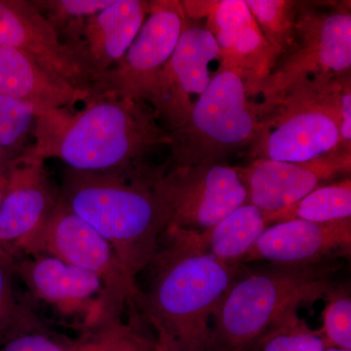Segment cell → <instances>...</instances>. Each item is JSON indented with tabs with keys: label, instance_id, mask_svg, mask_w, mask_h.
Segmentation results:
<instances>
[{
	"label": "cell",
	"instance_id": "cell-27",
	"mask_svg": "<svg viewBox=\"0 0 351 351\" xmlns=\"http://www.w3.org/2000/svg\"><path fill=\"white\" fill-rule=\"evenodd\" d=\"M327 348L320 332L298 319L263 339L250 351H323Z\"/></svg>",
	"mask_w": 351,
	"mask_h": 351
},
{
	"label": "cell",
	"instance_id": "cell-17",
	"mask_svg": "<svg viewBox=\"0 0 351 351\" xmlns=\"http://www.w3.org/2000/svg\"><path fill=\"white\" fill-rule=\"evenodd\" d=\"M351 219L330 223L291 219L267 226L243 263L306 265L350 255Z\"/></svg>",
	"mask_w": 351,
	"mask_h": 351
},
{
	"label": "cell",
	"instance_id": "cell-30",
	"mask_svg": "<svg viewBox=\"0 0 351 351\" xmlns=\"http://www.w3.org/2000/svg\"><path fill=\"white\" fill-rule=\"evenodd\" d=\"M339 110H341V129H339V149L351 152V75L346 73L341 78L339 90Z\"/></svg>",
	"mask_w": 351,
	"mask_h": 351
},
{
	"label": "cell",
	"instance_id": "cell-15",
	"mask_svg": "<svg viewBox=\"0 0 351 351\" xmlns=\"http://www.w3.org/2000/svg\"><path fill=\"white\" fill-rule=\"evenodd\" d=\"M44 161L20 156L11 165L0 205V246L27 254L59 201Z\"/></svg>",
	"mask_w": 351,
	"mask_h": 351
},
{
	"label": "cell",
	"instance_id": "cell-29",
	"mask_svg": "<svg viewBox=\"0 0 351 351\" xmlns=\"http://www.w3.org/2000/svg\"><path fill=\"white\" fill-rule=\"evenodd\" d=\"M73 341L44 323L13 337L0 346V351H71Z\"/></svg>",
	"mask_w": 351,
	"mask_h": 351
},
{
	"label": "cell",
	"instance_id": "cell-26",
	"mask_svg": "<svg viewBox=\"0 0 351 351\" xmlns=\"http://www.w3.org/2000/svg\"><path fill=\"white\" fill-rule=\"evenodd\" d=\"M320 334L328 348L351 350V298L350 291L334 287L328 293Z\"/></svg>",
	"mask_w": 351,
	"mask_h": 351
},
{
	"label": "cell",
	"instance_id": "cell-7",
	"mask_svg": "<svg viewBox=\"0 0 351 351\" xmlns=\"http://www.w3.org/2000/svg\"><path fill=\"white\" fill-rule=\"evenodd\" d=\"M297 40L279 58L269 77L258 88L260 119L282 101L298 83L318 75L339 76L351 69L350 2L329 4L298 1Z\"/></svg>",
	"mask_w": 351,
	"mask_h": 351
},
{
	"label": "cell",
	"instance_id": "cell-3",
	"mask_svg": "<svg viewBox=\"0 0 351 351\" xmlns=\"http://www.w3.org/2000/svg\"><path fill=\"white\" fill-rule=\"evenodd\" d=\"M339 262L240 269L212 316L208 351H250L299 319L298 309L326 298Z\"/></svg>",
	"mask_w": 351,
	"mask_h": 351
},
{
	"label": "cell",
	"instance_id": "cell-28",
	"mask_svg": "<svg viewBox=\"0 0 351 351\" xmlns=\"http://www.w3.org/2000/svg\"><path fill=\"white\" fill-rule=\"evenodd\" d=\"M58 34L73 23L91 17L112 5L114 0H31Z\"/></svg>",
	"mask_w": 351,
	"mask_h": 351
},
{
	"label": "cell",
	"instance_id": "cell-20",
	"mask_svg": "<svg viewBox=\"0 0 351 351\" xmlns=\"http://www.w3.org/2000/svg\"><path fill=\"white\" fill-rule=\"evenodd\" d=\"M267 226L269 223L262 210L245 203L209 230L193 232V234L200 248L215 258L225 263L242 265Z\"/></svg>",
	"mask_w": 351,
	"mask_h": 351
},
{
	"label": "cell",
	"instance_id": "cell-34",
	"mask_svg": "<svg viewBox=\"0 0 351 351\" xmlns=\"http://www.w3.org/2000/svg\"><path fill=\"white\" fill-rule=\"evenodd\" d=\"M323 351H351L348 350H343V348H325Z\"/></svg>",
	"mask_w": 351,
	"mask_h": 351
},
{
	"label": "cell",
	"instance_id": "cell-16",
	"mask_svg": "<svg viewBox=\"0 0 351 351\" xmlns=\"http://www.w3.org/2000/svg\"><path fill=\"white\" fill-rule=\"evenodd\" d=\"M206 27L218 44L219 64L239 71L251 97L274 69L278 54L269 45L245 0L213 1Z\"/></svg>",
	"mask_w": 351,
	"mask_h": 351
},
{
	"label": "cell",
	"instance_id": "cell-14",
	"mask_svg": "<svg viewBox=\"0 0 351 351\" xmlns=\"http://www.w3.org/2000/svg\"><path fill=\"white\" fill-rule=\"evenodd\" d=\"M0 45L22 51L77 91L93 94V73L31 0H0Z\"/></svg>",
	"mask_w": 351,
	"mask_h": 351
},
{
	"label": "cell",
	"instance_id": "cell-5",
	"mask_svg": "<svg viewBox=\"0 0 351 351\" xmlns=\"http://www.w3.org/2000/svg\"><path fill=\"white\" fill-rule=\"evenodd\" d=\"M244 76L219 64L196 101L188 121L171 133V156L166 166L223 161L257 138L262 122L251 100Z\"/></svg>",
	"mask_w": 351,
	"mask_h": 351
},
{
	"label": "cell",
	"instance_id": "cell-11",
	"mask_svg": "<svg viewBox=\"0 0 351 351\" xmlns=\"http://www.w3.org/2000/svg\"><path fill=\"white\" fill-rule=\"evenodd\" d=\"M219 47L206 25L186 18L170 59L157 76L147 104L170 133L188 121L212 75L210 64L218 60Z\"/></svg>",
	"mask_w": 351,
	"mask_h": 351
},
{
	"label": "cell",
	"instance_id": "cell-33",
	"mask_svg": "<svg viewBox=\"0 0 351 351\" xmlns=\"http://www.w3.org/2000/svg\"><path fill=\"white\" fill-rule=\"evenodd\" d=\"M8 172L5 173V174H0V205H1L4 195H5L7 180H8Z\"/></svg>",
	"mask_w": 351,
	"mask_h": 351
},
{
	"label": "cell",
	"instance_id": "cell-25",
	"mask_svg": "<svg viewBox=\"0 0 351 351\" xmlns=\"http://www.w3.org/2000/svg\"><path fill=\"white\" fill-rule=\"evenodd\" d=\"M39 115L32 104L0 93V147L15 160L29 147Z\"/></svg>",
	"mask_w": 351,
	"mask_h": 351
},
{
	"label": "cell",
	"instance_id": "cell-31",
	"mask_svg": "<svg viewBox=\"0 0 351 351\" xmlns=\"http://www.w3.org/2000/svg\"><path fill=\"white\" fill-rule=\"evenodd\" d=\"M14 161L15 159L0 147V174H5L8 172Z\"/></svg>",
	"mask_w": 351,
	"mask_h": 351
},
{
	"label": "cell",
	"instance_id": "cell-8",
	"mask_svg": "<svg viewBox=\"0 0 351 351\" xmlns=\"http://www.w3.org/2000/svg\"><path fill=\"white\" fill-rule=\"evenodd\" d=\"M149 182L166 219L174 226L204 232L247 203L237 167L223 161L151 168Z\"/></svg>",
	"mask_w": 351,
	"mask_h": 351
},
{
	"label": "cell",
	"instance_id": "cell-21",
	"mask_svg": "<svg viewBox=\"0 0 351 351\" xmlns=\"http://www.w3.org/2000/svg\"><path fill=\"white\" fill-rule=\"evenodd\" d=\"M147 322L138 311L123 317L101 318L96 324L80 331L71 351H156L157 338L143 330ZM149 323V322H147Z\"/></svg>",
	"mask_w": 351,
	"mask_h": 351
},
{
	"label": "cell",
	"instance_id": "cell-24",
	"mask_svg": "<svg viewBox=\"0 0 351 351\" xmlns=\"http://www.w3.org/2000/svg\"><path fill=\"white\" fill-rule=\"evenodd\" d=\"M254 19L279 58L292 49L297 40L298 1L247 0Z\"/></svg>",
	"mask_w": 351,
	"mask_h": 351
},
{
	"label": "cell",
	"instance_id": "cell-23",
	"mask_svg": "<svg viewBox=\"0 0 351 351\" xmlns=\"http://www.w3.org/2000/svg\"><path fill=\"white\" fill-rule=\"evenodd\" d=\"M15 256L0 246V346L21 332L44 324L40 316L18 293Z\"/></svg>",
	"mask_w": 351,
	"mask_h": 351
},
{
	"label": "cell",
	"instance_id": "cell-10",
	"mask_svg": "<svg viewBox=\"0 0 351 351\" xmlns=\"http://www.w3.org/2000/svg\"><path fill=\"white\" fill-rule=\"evenodd\" d=\"M186 15L182 1L152 0L147 20L124 56L95 77L93 94L147 103L157 76L174 52Z\"/></svg>",
	"mask_w": 351,
	"mask_h": 351
},
{
	"label": "cell",
	"instance_id": "cell-4",
	"mask_svg": "<svg viewBox=\"0 0 351 351\" xmlns=\"http://www.w3.org/2000/svg\"><path fill=\"white\" fill-rule=\"evenodd\" d=\"M149 169L91 172L66 167L59 189L66 206L110 245L136 280L156 255L166 228Z\"/></svg>",
	"mask_w": 351,
	"mask_h": 351
},
{
	"label": "cell",
	"instance_id": "cell-12",
	"mask_svg": "<svg viewBox=\"0 0 351 351\" xmlns=\"http://www.w3.org/2000/svg\"><path fill=\"white\" fill-rule=\"evenodd\" d=\"M237 168L246 189L247 203L267 215L294 204L341 176L350 175L351 152L338 147L304 162L254 158L245 167Z\"/></svg>",
	"mask_w": 351,
	"mask_h": 351
},
{
	"label": "cell",
	"instance_id": "cell-32",
	"mask_svg": "<svg viewBox=\"0 0 351 351\" xmlns=\"http://www.w3.org/2000/svg\"><path fill=\"white\" fill-rule=\"evenodd\" d=\"M157 346L156 351H176L175 346L171 343L169 339L164 337L156 336Z\"/></svg>",
	"mask_w": 351,
	"mask_h": 351
},
{
	"label": "cell",
	"instance_id": "cell-1",
	"mask_svg": "<svg viewBox=\"0 0 351 351\" xmlns=\"http://www.w3.org/2000/svg\"><path fill=\"white\" fill-rule=\"evenodd\" d=\"M75 105L39 115L34 144L23 157L58 158L71 169L91 172H135L147 167L145 157L172 137L145 101L112 94H94Z\"/></svg>",
	"mask_w": 351,
	"mask_h": 351
},
{
	"label": "cell",
	"instance_id": "cell-2",
	"mask_svg": "<svg viewBox=\"0 0 351 351\" xmlns=\"http://www.w3.org/2000/svg\"><path fill=\"white\" fill-rule=\"evenodd\" d=\"M241 267L201 249L191 230L168 226L145 269L138 308L176 351H208L212 316Z\"/></svg>",
	"mask_w": 351,
	"mask_h": 351
},
{
	"label": "cell",
	"instance_id": "cell-13",
	"mask_svg": "<svg viewBox=\"0 0 351 351\" xmlns=\"http://www.w3.org/2000/svg\"><path fill=\"white\" fill-rule=\"evenodd\" d=\"M19 281L31 297L66 317H78L80 331L98 322L105 290L98 276L47 254L15 256Z\"/></svg>",
	"mask_w": 351,
	"mask_h": 351
},
{
	"label": "cell",
	"instance_id": "cell-22",
	"mask_svg": "<svg viewBox=\"0 0 351 351\" xmlns=\"http://www.w3.org/2000/svg\"><path fill=\"white\" fill-rule=\"evenodd\" d=\"M265 219L269 226L291 219L330 223L351 219L350 176L314 189L294 204L265 215Z\"/></svg>",
	"mask_w": 351,
	"mask_h": 351
},
{
	"label": "cell",
	"instance_id": "cell-9",
	"mask_svg": "<svg viewBox=\"0 0 351 351\" xmlns=\"http://www.w3.org/2000/svg\"><path fill=\"white\" fill-rule=\"evenodd\" d=\"M54 256L98 276L103 283V311L123 316L138 308L140 288L110 245L92 226L76 216L59 197L43 230L24 255Z\"/></svg>",
	"mask_w": 351,
	"mask_h": 351
},
{
	"label": "cell",
	"instance_id": "cell-18",
	"mask_svg": "<svg viewBox=\"0 0 351 351\" xmlns=\"http://www.w3.org/2000/svg\"><path fill=\"white\" fill-rule=\"evenodd\" d=\"M149 8L147 0H114L101 12L64 27L60 38L77 52L95 80L122 59L147 20Z\"/></svg>",
	"mask_w": 351,
	"mask_h": 351
},
{
	"label": "cell",
	"instance_id": "cell-6",
	"mask_svg": "<svg viewBox=\"0 0 351 351\" xmlns=\"http://www.w3.org/2000/svg\"><path fill=\"white\" fill-rule=\"evenodd\" d=\"M343 75H318L295 85L261 119L262 126L252 144V156L304 162L338 149Z\"/></svg>",
	"mask_w": 351,
	"mask_h": 351
},
{
	"label": "cell",
	"instance_id": "cell-19",
	"mask_svg": "<svg viewBox=\"0 0 351 351\" xmlns=\"http://www.w3.org/2000/svg\"><path fill=\"white\" fill-rule=\"evenodd\" d=\"M0 93L32 104L40 115L90 96L75 90L29 55L5 45H0Z\"/></svg>",
	"mask_w": 351,
	"mask_h": 351
}]
</instances>
